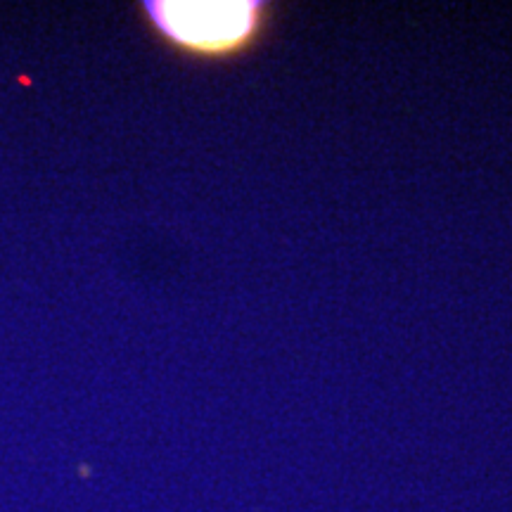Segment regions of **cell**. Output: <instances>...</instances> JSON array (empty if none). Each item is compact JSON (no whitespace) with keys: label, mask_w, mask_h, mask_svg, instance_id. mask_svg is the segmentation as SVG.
I'll return each mask as SVG.
<instances>
[{"label":"cell","mask_w":512,"mask_h":512,"mask_svg":"<svg viewBox=\"0 0 512 512\" xmlns=\"http://www.w3.org/2000/svg\"><path fill=\"white\" fill-rule=\"evenodd\" d=\"M155 19L166 34L195 48H216L235 41L249 22V5L159 3Z\"/></svg>","instance_id":"obj_1"}]
</instances>
